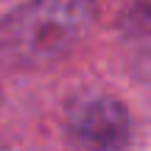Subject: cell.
Segmentation results:
<instances>
[{"label":"cell","instance_id":"1","mask_svg":"<svg viewBox=\"0 0 151 151\" xmlns=\"http://www.w3.org/2000/svg\"><path fill=\"white\" fill-rule=\"evenodd\" d=\"M95 0H28L0 20V62L20 70L48 67L90 34Z\"/></svg>","mask_w":151,"mask_h":151},{"label":"cell","instance_id":"2","mask_svg":"<svg viewBox=\"0 0 151 151\" xmlns=\"http://www.w3.org/2000/svg\"><path fill=\"white\" fill-rule=\"evenodd\" d=\"M67 129L81 151H126L134 140L129 109L112 95H81L70 106Z\"/></svg>","mask_w":151,"mask_h":151},{"label":"cell","instance_id":"3","mask_svg":"<svg viewBox=\"0 0 151 151\" xmlns=\"http://www.w3.org/2000/svg\"><path fill=\"white\" fill-rule=\"evenodd\" d=\"M0 151H11V148H6V146H0Z\"/></svg>","mask_w":151,"mask_h":151}]
</instances>
